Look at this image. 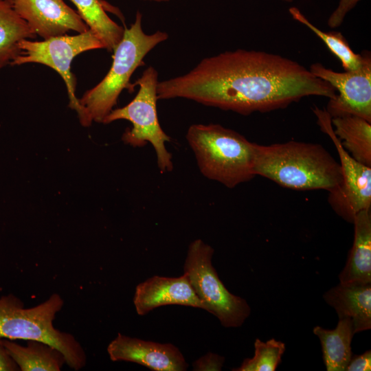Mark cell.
<instances>
[{"label": "cell", "instance_id": "1", "mask_svg": "<svg viewBox=\"0 0 371 371\" xmlns=\"http://www.w3.org/2000/svg\"><path fill=\"white\" fill-rule=\"evenodd\" d=\"M335 89L299 63L238 49L203 58L189 72L159 81L158 100L185 98L241 115L287 107L305 97L333 98Z\"/></svg>", "mask_w": 371, "mask_h": 371}, {"label": "cell", "instance_id": "2", "mask_svg": "<svg viewBox=\"0 0 371 371\" xmlns=\"http://www.w3.org/2000/svg\"><path fill=\"white\" fill-rule=\"evenodd\" d=\"M254 171L284 188L299 190L336 188L341 181L339 162L322 145L289 141L255 144Z\"/></svg>", "mask_w": 371, "mask_h": 371}, {"label": "cell", "instance_id": "3", "mask_svg": "<svg viewBox=\"0 0 371 371\" xmlns=\"http://www.w3.org/2000/svg\"><path fill=\"white\" fill-rule=\"evenodd\" d=\"M186 138L206 178L229 188L252 179L256 143L217 124L191 125Z\"/></svg>", "mask_w": 371, "mask_h": 371}, {"label": "cell", "instance_id": "4", "mask_svg": "<svg viewBox=\"0 0 371 371\" xmlns=\"http://www.w3.org/2000/svg\"><path fill=\"white\" fill-rule=\"evenodd\" d=\"M64 301L58 293L31 308L13 294L0 297V337L14 340H37L48 344L65 356L66 364L74 370L86 364L87 356L74 335L54 326Z\"/></svg>", "mask_w": 371, "mask_h": 371}, {"label": "cell", "instance_id": "5", "mask_svg": "<svg viewBox=\"0 0 371 371\" xmlns=\"http://www.w3.org/2000/svg\"><path fill=\"white\" fill-rule=\"evenodd\" d=\"M142 22V14L138 11L134 23L124 28L121 41L113 51L112 65L106 75L79 99L91 122L102 123L122 90L133 91L129 82L133 72L144 65V58L150 50L168 39V34L159 30L146 34Z\"/></svg>", "mask_w": 371, "mask_h": 371}, {"label": "cell", "instance_id": "6", "mask_svg": "<svg viewBox=\"0 0 371 371\" xmlns=\"http://www.w3.org/2000/svg\"><path fill=\"white\" fill-rule=\"evenodd\" d=\"M157 71L153 67L145 69L140 78L133 84L139 86L135 97L126 106L113 109L103 120L109 124L118 120H126L132 124L122 135L124 143L133 147H143L150 143L155 149L157 163L161 173L173 168L172 155L166 148L170 137L161 128L157 115Z\"/></svg>", "mask_w": 371, "mask_h": 371}, {"label": "cell", "instance_id": "7", "mask_svg": "<svg viewBox=\"0 0 371 371\" xmlns=\"http://www.w3.org/2000/svg\"><path fill=\"white\" fill-rule=\"evenodd\" d=\"M213 248L201 239L192 242L184 264V274L207 311L225 327H238L247 319L251 308L247 301L231 293L212 265Z\"/></svg>", "mask_w": 371, "mask_h": 371}, {"label": "cell", "instance_id": "8", "mask_svg": "<svg viewBox=\"0 0 371 371\" xmlns=\"http://www.w3.org/2000/svg\"><path fill=\"white\" fill-rule=\"evenodd\" d=\"M19 46L20 52L10 65L39 63L54 69L65 83L69 106L77 112L82 125L89 126L92 122L76 95V80L71 71V64L74 58L82 52L104 48L96 35L89 30L77 35L65 34L42 41L25 39Z\"/></svg>", "mask_w": 371, "mask_h": 371}, {"label": "cell", "instance_id": "9", "mask_svg": "<svg viewBox=\"0 0 371 371\" xmlns=\"http://www.w3.org/2000/svg\"><path fill=\"white\" fill-rule=\"evenodd\" d=\"M313 112L321 130L331 139L340 161L341 181L328 192V203L337 215L352 223L359 212L371 207V167L359 162L344 149L333 131L331 117L325 109L316 107Z\"/></svg>", "mask_w": 371, "mask_h": 371}, {"label": "cell", "instance_id": "10", "mask_svg": "<svg viewBox=\"0 0 371 371\" xmlns=\"http://www.w3.org/2000/svg\"><path fill=\"white\" fill-rule=\"evenodd\" d=\"M364 52V61L356 70L337 72L319 63L308 69L337 91L326 109L330 117L357 115L371 122V56L370 52Z\"/></svg>", "mask_w": 371, "mask_h": 371}, {"label": "cell", "instance_id": "11", "mask_svg": "<svg viewBox=\"0 0 371 371\" xmlns=\"http://www.w3.org/2000/svg\"><path fill=\"white\" fill-rule=\"evenodd\" d=\"M12 6L36 35L44 40L68 32L89 30L79 14L63 0H14Z\"/></svg>", "mask_w": 371, "mask_h": 371}, {"label": "cell", "instance_id": "12", "mask_svg": "<svg viewBox=\"0 0 371 371\" xmlns=\"http://www.w3.org/2000/svg\"><path fill=\"white\" fill-rule=\"evenodd\" d=\"M107 352L113 361L133 362L155 371H184L188 367L175 346L145 341L121 333L110 342Z\"/></svg>", "mask_w": 371, "mask_h": 371}, {"label": "cell", "instance_id": "13", "mask_svg": "<svg viewBox=\"0 0 371 371\" xmlns=\"http://www.w3.org/2000/svg\"><path fill=\"white\" fill-rule=\"evenodd\" d=\"M133 304L136 312L144 315L161 306L179 304L207 311L183 273L178 278L153 276L135 289Z\"/></svg>", "mask_w": 371, "mask_h": 371}, {"label": "cell", "instance_id": "14", "mask_svg": "<svg viewBox=\"0 0 371 371\" xmlns=\"http://www.w3.org/2000/svg\"><path fill=\"white\" fill-rule=\"evenodd\" d=\"M339 319L351 322L355 334L371 328V283H340L323 296Z\"/></svg>", "mask_w": 371, "mask_h": 371}, {"label": "cell", "instance_id": "15", "mask_svg": "<svg viewBox=\"0 0 371 371\" xmlns=\"http://www.w3.org/2000/svg\"><path fill=\"white\" fill-rule=\"evenodd\" d=\"M354 241L345 267L339 275L340 283H371V212H359L354 217Z\"/></svg>", "mask_w": 371, "mask_h": 371}, {"label": "cell", "instance_id": "16", "mask_svg": "<svg viewBox=\"0 0 371 371\" xmlns=\"http://www.w3.org/2000/svg\"><path fill=\"white\" fill-rule=\"evenodd\" d=\"M2 343L21 371H59L66 363L60 351L43 341L27 340L24 346L2 338Z\"/></svg>", "mask_w": 371, "mask_h": 371}, {"label": "cell", "instance_id": "17", "mask_svg": "<svg viewBox=\"0 0 371 371\" xmlns=\"http://www.w3.org/2000/svg\"><path fill=\"white\" fill-rule=\"evenodd\" d=\"M77 12L100 41L104 48L113 52L121 41L124 29L113 21L106 11L117 13V8L103 0H70Z\"/></svg>", "mask_w": 371, "mask_h": 371}, {"label": "cell", "instance_id": "18", "mask_svg": "<svg viewBox=\"0 0 371 371\" xmlns=\"http://www.w3.org/2000/svg\"><path fill=\"white\" fill-rule=\"evenodd\" d=\"M313 333L319 339L323 360L328 371H345L352 356L351 342L355 335L349 319H339L335 329L317 326Z\"/></svg>", "mask_w": 371, "mask_h": 371}, {"label": "cell", "instance_id": "19", "mask_svg": "<svg viewBox=\"0 0 371 371\" xmlns=\"http://www.w3.org/2000/svg\"><path fill=\"white\" fill-rule=\"evenodd\" d=\"M333 131L344 149L371 167V122L357 115L331 117Z\"/></svg>", "mask_w": 371, "mask_h": 371}, {"label": "cell", "instance_id": "20", "mask_svg": "<svg viewBox=\"0 0 371 371\" xmlns=\"http://www.w3.org/2000/svg\"><path fill=\"white\" fill-rule=\"evenodd\" d=\"M36 36L12 5L5 0H0V69L11 64L19 55L21 41Z\"/></svg>", "mask_w": 371, "mask_h": 371}, {"label": "cell", "instance_id": "21", "mask_svg": "<svg viewBox=\"0 0 371 371\" xmlns=\"http://www.w3.org/2000/svg\"><path fill=\"white\" fill-rule=\"evenodd\" d=\"M289 12L294 20L306 26L323 41L330 52L339 60L345 71L356 70L362 65L365 52L355 53L341 32L322 31L313 25L296 7H291Z\"/></svg>", "mask_w": 371, "mask_h": 371}, {"label": "cell", "instance_id": "22", "mask_svg": "<svg viewBox=\"0 0 371 371\" xmlns=\"http://www.w3.org/2000/svg\"><path fill=\"white\" fill-rule=\"evenodd\" d=\"M255 352L251 358L244 359L241 366L232 369L234 371H274L281 363L285 351V344L275 339L262 341L256 339Z\"/></svg>", "mask_w": 371, "mask_h": 371}, {"label": "cell", "instance_id": "23", "mask_svg": "<svg viewBox=\"0 0 371 371\" xmlns=\"http://www.w3.org/2000/svg\"><path fill=\"white\" fill-rule=\"evenodd\" d=\"M361 0H339L337 8L328 19V25L330 28L339 27L347 14L352 10Z\"/></svg>", "mask_w": 371, "mask_h": 371}, {"label": "cell", "instance_id": "24", "mask_svg": "<svg viewBox=\"0 0 371 371\" xmlns=\"http://www.w3.org/2000/svg\"><path fill=\"white\" fill-rule=\"evenodd\" d=\"M224 361V357L210 352L194 363V370H221Z\"/></svg>", "mask_w": 371, "mask_h": 371}, {"label": "cell", "instance_id": "25", "mask_svg": "<svg viewBox=\"0 0 371 371\" xmlns=\"http://www.w3.org/2000/svg\"><path fill=\"white\" fill-rule=\"evenodd\" d=\"M371 370V351L367 350L359 355L352 356L347 371H366Z\"/></svg>", "mask_w": 371, "mask_h": 371}, {"label": "cell", "instance_id": "26", "mask_svg": "<svg viewBox=\"0 0 371 371\" xmlns=\"http://www.w3.org/2000/svg\"><path fill=\"white\" fill-rule=\"evenodd\" d=\"M19 368L14 361L7 352L0 337V371H16Z\"/></svg>", "mask_w": 371, "mask_h": 371}, {"label": "cell", "instance_id": "27", "mask_svg": "<svg viewBox=\"0 0 371 371\" xmlns=\"http://www.w3.org/2000/svg\"><path fill=\"white\" fill-rule=\"evenodd\" d=\"M142 1H155V2H167L170 0H142Z\"/></svg>", "mask_w": 371, "mask_h": 371}, {"label": "cell", "instance_id": "28", "mask_svg": "<svg viewBox=\"0 0 371 371\" xmlns=\"http://www.w3.org/2000/svg\"><path fill=\"white\" fill-rule=\"evenodd\" d=\"M281 1L287 2V3H291V2H293L294 0H281Z\"/></svg>", "mask_w": 371, "mask_h": 371}, {"label": "cell", "instance_id": "29", "mask_svg": "<svg viewBox=\"0 0 371 371\" xmlns=\"http://www.w3.org/2000/svg\"><path fill=\"white\" fill-rule=\"evenodd\" d=\"M5 1H7L8 3H10V4L12 5V3H13V1H14V0H5Z\"/></svg>", "mask_w": 371, "mask_h": 371}]
</instances>
